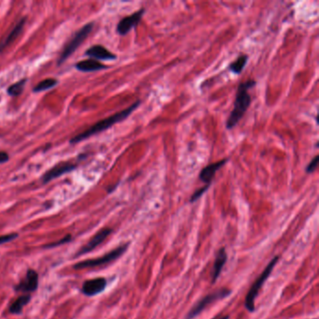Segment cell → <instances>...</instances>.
Masks as SVG:
<instances>
[{
  "label": "cell",
  "mask_w": 319,
  "mask_h": 319,
  "mask_svg": "<svg viewBox=\"0 0 319 319\" xmlns=\"http://www.w3.org/2000/svg\"><path fill=\"white\" fill-rule=\"evenodd\" d=\"M10 160V156L9 154H7L6 152H2L0 151V164H3V163H6Z\"/></svg>",
  "instance_id": "25"
},
{
  "label": "cell",
  "mask_w": 319,
  "mask_h": 319,
  "mask_svg": "<svg viewBox=\"0 0 319 319\" xmlns=\"http://www.w3.org/2000/svg\"><path fill=\"white\" fill-rule=\"evenodd\" d=\"M127 247H129V243H125V244L119 246L117 248L112 250L110 253L104 254L103 257H101L99 259L84 260L82 262H79L76 265H74V268L76 270H81V269H85V268H94V267L105 265V264L112 262L113 260H117L122 254H124Z\"/></svg>",
  "instance_id": "5"
},
{
  "label": "cell",
  "mask_w": 319,
  "mask_h": 319,
  "mask_svg": "<svg viewBox=\"0 0 319 319\" xmlns=\"http://www.w3.org/2000/svg\"><path fill=\"white\" fill-rule=\"evenodd\" d=\"M58 83L56 79H53V78H48L42 81L41 83H38L36 85L33 91L34 92H42V91H45V90H49V89L53 88L56 84Z\"/></svg>",
  "instance_id": "19"
},
{
  "label": "cell",
  "mask_w": 319,
  "mask_h": 319,
  "mask_svg": "<svg viewBox=\"0 0 319 319\" xmlns=\"http://www.w3.org/2000/svg\"><path fill=\"white\" fill-rule=\"evenodd\" d=\"M247 60H248V56L246 54H242L241 56H239L234 62L231 63L229 67V70L235 74H241L247 63Z\"/></svg>",
  "instance_id": "17"
},
{
  "label": "cell",
  "mask_w": 319,
  "mask_h": 319,
  "mask_svg": "<svg viewBox=\"0 0 319 319\" xmlns=\"http://www.w3.org/2000/svg\"><path fill=\"white\" fill-rule=\"evenodd\" d=\"M107 281L104 278H95L87 280L83 285V292L87 296L100 294L106 288Z\"/></svg>",
  "instance_id": "10"
},
{
  "label": "cell",
  "mask_w": 319,
  "mask_h": 319,
  "mask_svg": "<svg viewBox=\"0 0 319 319\" xmlns=\"http://www.w3.org/2000/svg\"><path fill=\"white\" fill-rule=\"evenodd\" d=\"M17 233H13V234H9V235H4V236H0V244H3L5 242H11L13 239L17 238Z\"/></svg>",
  "instance_id": "23"
},
{
  "label": "cell",
  "mask_w": 319,
  "mask_h": 319,
  "mask_svg": "<svg viewBox=\"0 0 319 319\" xmlns=\"http://www.w3.org/2000/svg\"><path fill=\"white\" fill-rule=\"evenodd\" d=\"M318 155H315V156L313 157V160H312V161L309 163V165H308L307 168H306V172H307V173H313V172L316 170L317 165H318Z\"/></svg>",
  "instance_id": "22"
},
{
  "label": "cell",
  "mask_w": 319,
  "mask_h": 319,
  "mask_svg": "<svg viewBox=\"0 0 319 319\" xmlns=\"http://www.w3.org/2000/svg\"><path fill=\"white\" fill-rule=\"evenodd\" d=\"M229 161V158H225V160H219L215 163H212L210 165L205 167L200 174V179L203 183L206 184H210L213 181V176L215 174V172L218 171L220 168H222L223 166Z\"/></svg>",
  "instance_id": "12"
},
{
  "label": "cell",
  "mask_w": 319,
  "mask_h": 319,
  "mask_svg": "<svg viewBox=\"0 0 319 319\" xmlns=\"http://www.w3.org/2000/svg\"><path fill=\"white\" fill-rule=\"evenodd\" d=\"M93 27H94V23H88L75 33V35L72 37L71 41L66 44L62 53L60 54L58 65H62L66 60L68 59L71 54L81 46V44L86 40V38L93 30Z\"/></svg>",
  "instance_id": "3"
},
{
  "label": "cell",
  "mask_w": 319,
  "mask_h": 319,
  "mask_svg": "<svg viewBox=\"0 0 319 319\" xmlns=\"http://www.w3.org/2000/svg\"><path fill=\"white\" fill-rule=\"evenodd\" d=\"M25 83H26V79H23L17 83H13L8 88V94L11 97H18L21 95L24 91Z\"/></svg>",
  "instance_id": "20"
},
{
  "label": "cell",
  "mask_w": 319,
  "mask_h": 319,
  "mask_svg": "<svg viewBox=\"0 0 319 319\" xmlns=\"http://www.w3.org/2000/svg\"><path fill=\"white\" fill-rule=\"evenodd\" d=\"M228 260V256L225 248H221L218 251V253L216 254L215 260L213 263V271H212V282L214 283L216 281V279L219 277L221 271L223 269L226 262Z\"/></svg>",
  "instance_id": "15"
},
{
  "label": "cell",
  "mask_w": 319,
  "mask_h": 319,
  "mask_svg": "<svg viewBox=\"0 0 319 319\" xmlns=\"http://www.w3.org/2000/svg\"><path fill=\"white\" fill-rule=\"evenodd\" d=\"M71 240V235H67L63 240H61L59 242H54V243H52V244H50V245H47V248H49V247H55V246L60 245V244H63V243H66V242H70Z\"/></svg>",
  "instance_id": "24"
},
{
  "label": "cell",
  "mask_w": 319,
  "mask_h": 319,
  "mask_svg": "<svg viewBox=\"0 0 319 319\" xmlns=\"http://www.w3.org/2000/svg\"><path fill=\"white\" fill-rule=\"evenodd\" d=\"M85 54L90 57L95 58V60H114L116 55L102 45H94L89 48L85 52Z\"/></svg>",
  "instance_id": "13"
},
{
  "label": "cell",
  "mask_w": 319,
  "mask_h": 319,
  "mask_svg": "<svg viewBox=\"0 0 319 319\" xmlns=\"http://www.w3.org/2000/svg\"><path fill=\"white\" fill-rule=\"evenodd\" d=\"M230 294H231V290H219L215 292L209 294V295L205 296L203 299H201V301L196 304L194 307L190 310L189 313L186 316V319L194 318L198 314H200L205 308L209 306L211 303L219 301L223 298H226Z\"/></svg>",
  "instance_id": "6"
},
{
  "label": "cell",
  "mask_w": 319,
  "mask_h": 319,
  "mask_svg": "<svg viewBox=\"0 0 319 319\" xmlns=\"http://www.w3.org/2000/svg\"><path fill=\"white\" fill-rule=\"evenodd\" d=\"M144 12H145V10L141 9L140 11L134 12L133 14H131L130 16L123 18L119 22V24H117V27H116V31H117L119 35L124 36L126 35L127 33H130V30L134 28L140 23V21L142 20Z\"/></svg>",
  "instance_id": "7"
},
{
  "label": "cell",
  "mask_w": 319,
  "mask_h": 319,
  "mask_svg": "<svg viewBox=\"0 0 319 319\" xmlns=\"http://www.w3.org/2000/svg\"><path fill=\"white\" fill-rule=\"evenodd\" d=\"M140 105H141V101H136L135 103H133L131 106L126 108L125 110H123V111L117 112V113L113 114L110 117H107V118L103 119L100 122L95 123L88 130H85L82 133L76 135L74 138H72L71 140V144L81 142L83 140H86V139H88L90 137L94 136L98 133H101L102 131L109 130L113 124H117V123L124 121V119L127 118L130 114L134 112Z\"/></svg>",
  "instance_id": "1"
},
{
  "label": "cell",
  "mask_w": 319,
  "mask_h": 319,
  "mask_svg": "<svg viewBox=\"0 0 319 319\" xmlns=\"http://www.w3.org/2000/svg\"><path fill=\"white\" fill-rule=\"evenodd\" d=\"M209 186H210V184H206L204 187H202V188H200L199 190H197L195 193L192 195L191 197V199H190V202H195L197 200H199L200 198H201V196L204 194V192L205 191H207L208 188H209Z\"/></svg>",
  "instance_id": "21"
},
{
  "label": "cell",
  "mask_w": 319,
  "mask_h": 319,
  "mask_svg": "<svg viewBox=\"0 0 319 319\" xmlns=\"http://www.w3.org/2000/svg\"><path fill=\"white\" fill-rule=\"evenodd\" d=\"M277 261L278 257H275V258L272 259V261L268 264V266L265 268V270L260 274V277L257 279V281L254 282V284L251 286V289L249 290L247 296H246V299H245V307L248 310L249 312H254L256 298L258 297L260 289L262 288V285L264 284L265 281L270 276V274H271L273 268L275 266V264L277 263Z\"/></svg>",
  "instance_id": "4"
},
{
  "label": "cell",
  "mask_w": 319,
  "mask_h": 319,
  "mask_svg": "<svg viewBox=\"0 0 319 319\" xmlns=\"http://www.w3.org/2000/svg\"><path fill=\"white\" fill-rule=\"evenodd\" d=\"M77 166L75 164H71V163H60L56 166H54L51 170H49L48 172L44 173V175L42 176V182L44 183L51 182L53 179L60 177L62 175H64L68 172H71L76 169Z\"/></svg>",
  "instance_id": "8"
},
{
  "label": "cell",
  "mask_w": 319,
  "mask_h": 319,
  "mask_svg": "<svg viewBox=\"0 0 319 319\" xmlns=\"http://www.w3.org/2000/svg\"><path fill=\"white\" fill-rule=\"evenodd\" d=\"M254 85H256V82L252 80L240 83L237 90L234 108L227 121L228 130H232L240 122V120L242 118L244 113L248 110L249 106L251 104V97L249 95L248 90Z\"/></svg>",
  "instance_id": "2"
},
{
  "label": "cell",
  "mask_w": 319,
  "mask_h": 319,
  "mask_svg": "<svg viewBox=\"0 0 319 319\" xmlns=\"http://www.w3.org/2000/svg\"><path fill=\"white\" fill-rule=\"evenodd\" d=\"M39 284V276L34 270H28L24 280L15 288L17 291L31 292L35 291Z\"/></svg>",
  "instance_id": "11"
},
{
  "label": "cell",
  "mask_w": 319,
  "mask_h": 319,
  "mask_svg": "<svg viewBox=\"0 0 319 319\" xmlns=\"http://www.w3.org/2000/svg\"><path fill=\"white\" fill-rule=\"evenodd\" d=\"M230 316L229 315H224V314H219L217 316L213 317V319H229Z\"/></svg>",
  "instance_id": "26"
},
{
  "label": "cell",
  "mask_w": 319,
  "mask_h": 319,
  "mask_svg": "<svg viewBox=\"0 0 319 319\" xmlns=\"http://www.w3.org/2000/svg\"><path fill=\"white\" fill-rule=\"evenodd\" d=\"M25 20H26L25 18L21 19L18 22L17 24L12 28V31L9 33V35L7 36L4 40H2L0 42V53H2L11 43L14 42L19 37V35L22 33L24 24H25Z\"/></svg>",
  "instance_id": "14"
},
{
  "label": "cell",
  "mask_w": 319,
  "mask_h": 319,
  "mask_svg": "<svg viewBox=\"0 0 319 319\" xmlns=\"http://www.w3.org/2000/svg\"><path fill=\"white\" fill-rule=\"evenodd\" d=\"M75 68L78 71L83 72H91V71H101L105 70L108 67L103 65L100 61L95 59L83 60L76 63Z\"/></svg>",
  "instance_id": "16"
},
{
  "label": "cell",
  "mask_w": 319,
  "mask_h": 319,
  "mask_svg": "<svg viewBox=\"0 0 319 319\" xmlns=\"http://www.w3.org/2000/svg\"><path fill=\"white\" fill-rule=\"evenodd\" d=\"M30 301L29 295L21 296L15 302L12 303L10 307V312L12 313H21L22 309Z\"/></svg>",
  "instance_id": "18"
},
{
  "label": "cell",
  "mask_w": 319,
  "mask_h": 319,
  "mask_svg": "<svg viewBox=\"0 0 319 319\" xmlns=\"http://www.w3.org/2000/svg\"><path fill=\"white\" fill-rule=\"evenodd\" d=\"M112 233V230L110 229H103L100 232H98L95 236L93 237L86 245H84L83 248L81 249L78 252L77 256H82V254H87L89 252H91L92 250L99 246L101 243L104 242L106 240L107 237L109 236Z\"/></svg>",
  "instance_id": "9"
}]
</instances>
